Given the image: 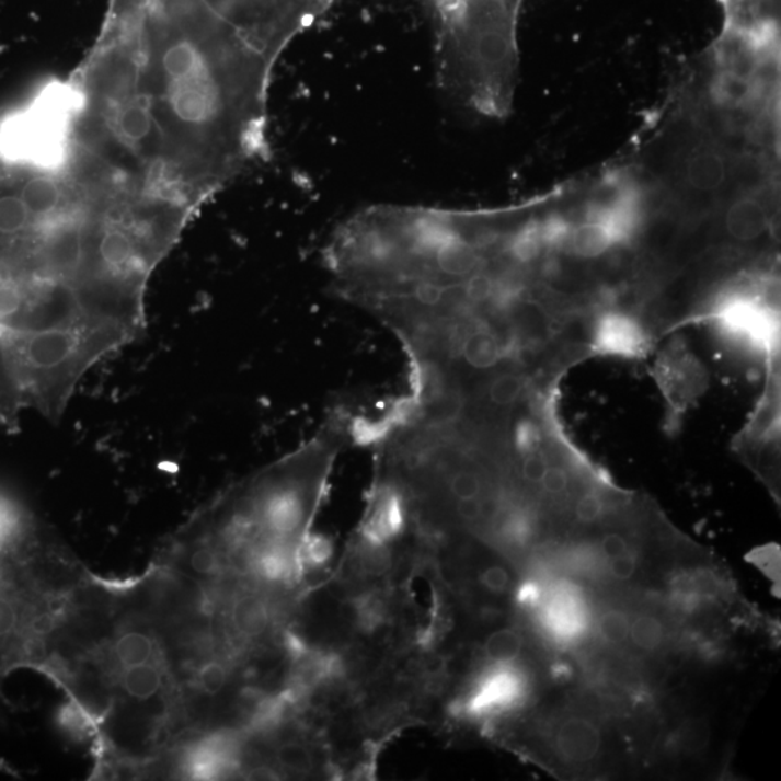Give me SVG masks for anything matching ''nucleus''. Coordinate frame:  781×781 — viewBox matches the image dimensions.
Segmentation results:
<instances>
[{"label": "nucleus", "mask_w": 781, "mask_h": 781, "mask_svg": "<svg viewBox=\"0 0 781 781\" xmlns=\"http://www.w3.org/2000/svg\"><path fill=\"white\" fill-rule=\"evenodd\" d=\"M161 657L157 639L151 633L139 629H124L115 635L111 645V658L119 670L129 667L146 665L148 662Z\"/></svg>", "instance_id": "obj_6"}, {"label": "nucleus", "mask_w": 781, "mask_h": 781, "mask_svg": "<svg viewBox=\"0 0 781 781\" xmlns=\"http://www.w3.org/2000/svg\"><path fill=\"white\" fill-rule=\"evenodd\" d=\"M274 67L202 0H110L67 81L74 141L197 211L266 156Z\"/></svg>", "instance_id": "obj_1"}, {"label": "nucleus", "mask_w": 781, "mask_h": 781, "mask_svg": "<svg viewBox=\"0 0 781 781\" xmlns=\"http://www.w3.org/2000/svg\"><path fill=\"white\" fill-rule=\"evenodd\" d=\"M774 211L765 183L742 189L717 210V233L726 246L751 251L771 237Z\"/></svg>", "instance_id": "obj_4"}, {"label": "nucleus", "mask_w": 781, "mask_h": 781, "mask_svg": "<svg viewBox=\"0 0 781 781\" xmlns=\"http://www.w3.org/2000/svg\"><path fill=\"white\" fill-rule=\"evenodd\" d=\"M780 545L771 543L751 550L745 560L758 568L773 584L780 595Z\"/></svg>", "instance_id": "obj_8"}, {"label": "nucleus", "mask_w": 781, "mask_h": 781, "mask_svg": "<svg viewBox=\"0 0 781 781\" xmlns=\"http://www.w3.org/2000/svg\"><path fill=\"white\" fill-rule=\"evenodd\" d=\"M737 166L730 151L712 138L690 139L677 153L675 165L676 186L680 196L694 205L698 203L703 218L720 210L734 196L733 188Z\"/></svg>", "instance_id": "obj_3"}, {"label": "nucleus", "mask_w": 781, "mask_h": 781, "mask_svg": "<svg viewBox=\"0 0 781 781\" xmlns=\"http://www.w3.org/2000/svg\"><path fill=\"white\" fill-rule=\"evenodd\" d=\"M119 671L122 693L137 705H146L164 689L166 671L161 657Z\"/></svg>", "instance_id": "obj_7"}, {"label": "nucleus", "mask_w": 781, "mask_h": 781, "mask_svg": "<svg viewBox=\"0 0 781 781\" xmlns=\"http://www.w3.org/2000/svg\"><path fill=\"white\" fill-rule=\"evenodd\" d=\"M654 347L647 324L625 310H604L596 315L589 336V354L605 358L640 360Z\"/></svg>", "instance_id": "obj_5"}, {"label": "nucleus", "mask_w": 781, "mask_h": 781, "mask_svg": "<svg viewBox=\"0 0 781 781\" xmlns=\"http://www.w3.org/2000/svg\"><path fill=\"white\" fill-rule=\"evenodd\" d=\"M248 44L277 65L298 35L309 30L332 0H202Z\"/></svg>", "instance_id": "obj_2"}]
</instances>
